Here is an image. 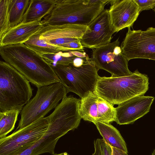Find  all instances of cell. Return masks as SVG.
I'll use <instances>...</instances> for the list:
<instances>
[{
	"mask_svg": "<svg viewBox=\"0 0 155 155\" xmlns=\"http://www.w3.org/2000/svg\"><path fill=\"white\" fill-rule=\"evenodd\" d=\"M153 10H154V12H155V7L153 9Z\"/></svg>",
	"mask_w": 155,
	"mask_h": 155,
	"instance_id": "f546056e",
	"label": "cell"
},
{
	"mask_svg": "<svg viewBox=\"0 0 155 155\" xmlns=\"http://www.w3.org/2000/svg\"><path fill=\"white\" fill-rule=\"evenodd\" d=\"M94 151L92 155H102L98 139L94 141Z\"/></svg>",
	"mask_w": 155,
	"mask_h": 155,
	"instance_id": "484cf974",
	"label": "cell"
},
{
	"mask_svg": "<svg viewBox=\"0 0 155 155\" xmlns=\"http://www.w3.org/2000/svg\"><path fill=\"white\" fill-rule=\"evenodd\" d=\"M111 148L112 155H128L127 153L121 150L112 147Z\"/></svg>",
	"mask_w": 155,
	"mask_h": 155,
	"instance_id": "4316f807",
	"label": "cell"
},
{
	"mask_svg": "<svg viewBox=\"0 0 155 155\" xmlns=\"http://www.w3.org/2000/svg\"><path fill=\"white\" fill-rule=\"evenodd\" d=\"M9 3V0H0V39L10 28Z\"/></svg>",
	"mask_w": 155,
	"mask_h": 155,
	"instance_id": "603a6c76",
	"label": "cell"
},
{
	"mask_svg": "<svg viewBox=\"0 0 155 155\" xmlns=\"http://www.w3.org/2000/svg\"><path fill=\"white\" fill-rule=\"evenodd\" d=\"M55 4V0H30L22 22L42 19L51 12Z\"/></svg>",
	"mask_w": 155,
	"mask_h": 155,
	"instance_id": "e0dca14e",
	"label": "cell"
},
{
	"mask_svg": "<svg viewBox=\"0 0 155 155\" xmlns=\"http://www.w3.org/2000/svg\"><path fill=\"white\" fill-rule=\"evenodd\" d=\"M67 94L66 88L61 81L37 87L35 95L23 107L20 113L21 118L15 130L44 117L56 107Z\"/></svg>",
	"mask_w": 155,
	"mask_h": 155,
	"instance_id": "8992f818",
	"label": "cell"
},
{
	"mask_svg": "<svg viewBox=\"0 0 155 155\" xmlns=\"http://www.w3.org/2000/svg\"><path fill=\"white\" fill-rule=\"evenodd\" d=\"M49 124L47 117H42L28 125L0 139V155H17L40 139Z\"/></svg>",
	"mask_w": 155,
	"mask_h": 155,
	"instance_id": "52a82bcc",
	"label": "cell"
},
{
	"mask_svg": "<svg viewBox=\"0 0 155 155\" xmlns=\"http://www.w3.org/2000/svg\"><path fill=\"white\" fill-rule=\"evenodd\" d=\"M151 155H155V148L154 149Z\"/></svg>",
	"mask_w": 155,
	"mask_h": 155,
	"instance_id": "f1b7e54d",
	"label": "cell"
},
{
	"mask_svg": "<svg viewBox=\"0 0 155 155\" xmlns=\"http://www.w3.org/2000/svg\"><path fill=\"white\" fill-rule=\"evenodd\" d=\"M98 139L102 155H112L111 147L103 139Z\"/></svg>",
	"mask_w": 155,
	"mask_h": 155,
	"instance_id": "d4e9b609",
	"label": "cell"
},
{
	"mask_svg": "<svg viewBox=\"0 0 155 155\" xmlns=\"http://www.w3.org/2000/svg\"><path fill=\"white\" fill-rule=\"evenodd\" d=\"M24 44L41 56L44 54H55L60 51L69 52L65 48L51 45L40 39L39 34L33 36Z\"/></svg>",
	"mask_w": 155,
	"mask_h": 155,
	"instance_id": "d6986e66",
	"label": "cell"
},
{
	"mask_svg": "<svg viewBox=\"0 0 155 155\" xmlns=\"http://www.w3.org/2000/svg\"><path fill=\"white\" fill-rule=\"evenodd\" d=\"M21 110H12L0 112V138L6 135L13 130Z\"/></svg>",
	"mask_w": 155,
	"mask_h": 155,
	"instance_id": "44dd1931",
	"label": "cell"
},
{
	"mask_svg": "<svg viewBox=\"0 0 155 155\" xmlns=\"http://www.w3.org/2000/svg\"><path fill=\"white\" fill-rule=\"evenodd\" d=\"M49 124L47 130L38 141L17 155H39L48 153L53 155L59 139L71 128L65 123L52 118H48Z\"/></svg>",
	"mask_w": 155,
	"mask_h": 155,
	"instance_id": "7c38bea8",
	"label": "cell"
},
{
	"mask_svg": "<svg viewBox=\"0 0 155 155\" xmlns=\"http://www.w3.org/2000/svg\"><path fill=\"white\" fill-rule=\"evenodd\" d=\"M88 29L87 26L67 24L44 26L40 38L51 45L59 46L81 39Z\"/></svg>",
	"mask_w": 155,
	"mask_h": 155,
	"instance_id": "4fadbf2b",
	"label": "cell"
},
{
	"mask_svg": "<svg viewBox=\"0 0 155 155\" xmlns=\"http://www.w3.org/2000/svg\"><path fill=\"white\" fill-rule=\"evenodd\" d=\"M30 0H9V13L10 28L21 23Z\"/></svg>",
	"mask_w": 155,
	"mask_h": 155,
	"instance_id": "ffe728a7",
	"label": "cell"
},
{
	"mask_svg": "<svg viewBox=\"0 0 155 155\" xmlns=\"http://www.w3.org/2000/svg\"><path fill=\"white\" fill-rule=\"evenodd\" d=\"M147 75L135 71L129 76H99L94 93L114 105L134 97L143 95L149 89Z\"/></svg>",
	"mask_w": 155,
	"mask_h": 155,
	"instance_id": "3957f363",
	"label": "cell"
},
{
	"mask_svg": "<svg viewBox=\"0 0 155 155\" xmlns=\"http://www.w3.org/2000/svg\"><path fill=\"white\" fill-rule=\"evenodd\" d=\"M53 155H70L66 152L62 153L59 154L55 153Z\"/></svg>",
	"mask_w": 155,
	"mask_h": 155,
	"instance_id": "83f0119b",
	"label": "cell"
},
{
	"mask_svg": "<svg viewBox=\"0 0 155 155\" xmlns=\"http://www.w3.org/2000/svg\"><path fill=\"white\" fill-rule=\"evenodd\" d=\"M80 39L83 47L95 49L110 43L116 31L111 22L108 9H104L87 26Z\"/></svg>",
	"mask_w": 155,
	"mask_h": 155,
	"instance_id": "30bf717a",
	"label": "cell"
},
{
	"mask_svg": "<svg viewBox=\"0 0 155 155\" xmlns=\"http://www.w3.org/2000/svg\"><path fill=\"white\" fill-rule=\"evenodd\" d=\"M105 142L112 147L128 153L126 143L119 131L110 124L97 121L93 122Z\"/></svg>",
	"mask_w": 155,
	"mask_h": 155,
	"instance_id": "ac0fdd59",
	"label": "cell"
},
{
	"mask_svg": "<svg viewBox=\"0 0 155 155\" xmlns=\"http://www.w3.org/2000/svg\"><path fill=\"white\" fill-rule=\"evenodd\" d=\"M44 26L42 19L24 22L11 28L0 39V47L24 43L39 34Z\"/></svg>",
	"mask_w": 155,
	"mask_h": 155,
	"instance_id": "2e32d148",
	"label": "cell"
},
{
	"mask_svg": "<svg viewBox=\"0 0 155 155\" xmlns=\"http://www.w3.org/2000/svg\"><path fill=\"white\" fill-rule=\"evenodd\" d=\"M79 112L82 119L85 121L107 124L116 121L114 105L94 92L80 99Z\"/></svg>",
	"mask_w": 155,
	"mask_h": 155,
	"instance_id": "8fae6325",
	"label": "cell"
},
{
	"mask_svg": "<svg viewBox=\"0 0 155 155\" xmlns=\"http://www.w3.org/2000/svg\"><path fill=\"white\" fill-rule=\"evenodd\" d=\"M108 9L111 25L116 31L132 27L140 10L134 0H111Z\"/></svg>",
	"mask_w": 155,
	"mask_h": 155,
	"instance_id": "9a60e30c",
	"label": "cell"
},
{
	"mask_svg": "<svg viewBox=\"0 0 155 155\" xmlns=\"http://www.w3.org/2000/svg\"><path fill=\"white\" fill-rule=\"evenodd\" d=\"M118 39L106 45L94 49L91 60L98 69L109 72L112 77L127 76L133 72L128 68V61L122 53Z\"/></svg>",
	"mask_w": 155,
	"mask_h": 155,
	"instance_id": "ba28073f",
	"label": "cell"
},
{
	"mask_svg": "<svg viewBox=\"0 0 155 155\" xmlns=\"http://www.w3.org/2000/svg\"><path fill=\"white\" fill-rule=\"evenodd\" d=\"M155 97L144 95L125 101L115 108L116 122L120 125L132 124L149 111Z\"/></svg>",
	"mask_w": 155,
	"mask_h": 155,
	"instance_id": "5bb4252c",
	"label": "cell"
},
{
	"mask_svg": "<svg viewBox=\"0 0 155 155\" xmlns=\"http://www.w3.org/2000/svg\"><path fill=\"white\" fill-rule=\"evenodd\" d=\"M138 5L140 12L143 11L153 9L155 7V0H134Z\"/></svg>",
	"mask_w": 155,
	"mask_h": 155,
	"instance_id": "cb8c5ba5",
	"label": "cell"
},
{
	"mask_svg": "<svg viewBox=\"0 0 155 155\" xmlns=\"http://www.w3.org/2000/svg\"><path fill=\"white\" fill-rule=\"evenodd\" d=\"M51 65L67 93L73 92L81 99L94 92L99 76V70L91 59L79 67L72 63L68 65Z\"/></svg>",
	"mask_w": 155,
	"mask_h": 155,
	"instance_id": "5b68a950",
	"label": "cell"
},
{
	"mask_svg": "<svg viewBox=\"0 0 155 155\" xmlns=\"http://www.w3.org/2000/svg\"><path fill=\"white\" fill-rule=\"evenodd\" d=\"M128 29L120 45L128 61L135 58L155 61V28L149 27L145 31Z\"/></svg>",
	"mask_w": 155,
	"mask_h": 155,
	"instance_id": "9c48e42d",
	"label": "cell"
},
{
	"mask_svg": "<svg viewBox=\"0 0 155 155\" xmlns=\"http://www.w3.org/2000/svg\"><path fill=\"white\" fill-rule=\"evenodd\" d=\"M41 56L48 62L53 65H68L72 63L76 57L72 51H60L55 54H44Z\"/></svg>",
	"mask_w": 155,
	"mask_h": 155,
	"instance_id": "7402d4cb",
	"label": "cell"
},
{
	"mask_svg": "<svg viewBox=\"0 0 155 155\" xmlns=\"http://www.w3.org/2000/svg\"><path fill=\"white\" fill-rule=\"evenodd\" d=\"M0 54L5 62L37 87L61 81L51 64L24 43L0 47Z\"/></svg>",
	"mask_w": 155,
	"mask_h": 155,
	"instance_id": "6da1fadb",
	"label": "cell"
},
{
	"mask_svg": "<svg viewBox=\"0 0 155 155\" xmlns=\"http://www.w3.org/2000/svg\"><path fill=\"white\" fill-rule=\"evenodd\" d=\"M51 12L42 19L44 26L71 24L87 26L109 0H55Z\"/></svg>",
	"mask_w": 155,
	"mask_h": 155,
	"instance_id": "7a4b0ae2",
	"label": "cell"
},
{
	"mask_svg": "<svg viewBox=\"0 0 155 155\" xmlns=\"http://www.w3.org/2000/svg\"><path fill=\"white\" fill-rule=\"evenodd\" d=\"M30 82L15 68L0 61V112L21 110L32 96Z\"/></svg>",
	"mask_w": 155,
	"mask_h": 155,
	"instance_id": "277c9868",
	"label": "cell"
}]
</instances>
